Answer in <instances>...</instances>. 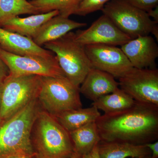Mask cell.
<instances>
[{"mask_svg": "<svg viewBox=\"0 0 158 158\" xmlns=\"http://www.w3.org/2000/svg\"><path fill=\"white\" fill-rule=\"evenodd\" d=\"M96 123L101 141L152 143L158 139V107L136 102L127 110L101 115Z\"/></svg>", "mask_w": 158, "mask_h": 158, "instance_id": "obj_1", "label": "cell"}, {"mask_svg": "<svg viewBox=\"0 0 158 158\" xmlns=\"http://www.w3.org/2000/svg\"><path fill=\"white\" fill-rule=\"evenodd\" d=\"M41 108L37 98L0 123V158L22 155L35 157L31 141L34 121Z\"/></svg>", "mask_w": 158, "mask_h": 158, "instance_id": "obj_2", "label": "cell"}, {"mask_svg": "<svg viewBox=\"0 0 158 158\" xmlns=\"http://www.w3.org/2000/svg\"><path fill=\"white\" fill-rule=\"evenodd\" d=\"M31 141L35 158H69L74 152L69 132L42 109L33 125Z\"/></svg>", "mask_w": 158, "mask_h": 158, "instance_id": "obj_3", "label": "cell"}, {"mask_svg": "<svg viewBox=\"0 0 158 158\" xmlns=\"http://www.w3.org/2000/svg\"><path fill=\"white\" fill-rule=\"evenodd\" d=\"M44 47L55 54L65 77L80 88L93 66L85 52V46L76 40L74 32L71 31L59 39L47 43Z\"/></svg>", "mask_w": 158, "mask_h": 158, "instance_id": "obj_4", "label": "cell"}, {"mask_svg": "<svg viewBox=\"0 0 158 158\" xmlns=\"http://www.w3.org/2000/svg\"><path fill=\"white\" fill-rule=\"evenodd\" d=\"M41 85L39 76L9 74L0 85V123L37 98Z\"/></svg>", "mask_w": 158, "mask_h": 158, "instance_id": "obj_5", "label": "cell"}, {"mask_svg": "<svg viewBox=\"0 0 158 158\" xmlns=\"http://www.w3.org/2000/svg\"><path fill=\"white\" fill-rule=\"evenodd\" d=\"M79 87L66 77H41L37 100L42 110L54 116L82 107Z\"/></svg>", "mask_w": 158, "mask_h": 158, "instance_id": "obj_6", "label": "cell"}, {"mask_svg": "<svg viewBox=\"0 0 158 158\" xmlns=\"http://www.w3.org/2000/svg\"><path fill=\"white\" fill-rule=\"evenodd\" d=\"M122 32L132 39L152 34L158 23L146 11L125 0H110L101 10Z\"/></svg>", "mask_w": 158, "mask_h": 158, "instance_id": "obj_7", "label": "cell"}, {"mask_svg": "<svg viewBox=\"0 0 158 158\" xmlns=\"http://www.w3.org/2000/svg\"><path fill=\"white\" fill-rule=\"evenodd\" d=\"M119 88L136 102L158 107V70L133 68L118 79Z\"/></svg>", "mask_w": 158, "mask_h": 158, "instance_id": "obj_8", "label": "cell"}, {"mask_svg": "<svg viewBox=\"0 0 158 158\" xmlns=\"http://www.w3.org/2000/svg\"><path fill=\"white\" fill-rule=\"evenodd\" d=\"M0 57L12 75L65 77L56 56L49 58L35 55L19 56L0 48Z\"/></svg>", "mask_w": 158, "mask_h": 158, "instance_id": "obj_9", "label": "cell"}, {"mask_svg": "<svg viewBox=\"0 0 158 158\" xmlns=\"http://www.w3.org/2000/svg\"><path fill=\"white\" fill-rule=\"evenodd\" d=\"M85 50L93 68L106 72L119 79L134 67L121 49L116 46L91 44Z\"/></svg>", "mask_w": 158, "mask_h": 158, "instance_id": "obj_10", "label": "cell"}, {"mask_svg": "<svg viewBox=\"0 0 158 158\" xmlns=\"http://www.w3.org/2000/svg\"><path fill=\"white\" fill-rule=\"evenodd\" d=\"M75 35L76 40L84 46L98 44L121 46L132 39L104 14L88 28L78 30Z\"/></svg>", "mask_w": 158, "mask_h": 158, "instance_id": "obj_11", "label": "cell"}, {"mask_svg": "<svg viewBox=\"0 0 158 158\" xmlns=\"http://www.w3.org/2000/svg\"><path fill=\"white\" fill-rule=\"evenodd\" d=\"M120 48L134 68H154L158 57V46L152 36H139L121 46Z\"/></svg>", "mask_w": 158, "mask_h": 158, "instance_id": "obj_12", "label": "cell"}, {"mask_svg": "<svg viewBox=\"0 0 158 158\" xmlns=\"http://www.w3.org/2000/svg\"><path fill=\"white\" fill-rule=\"evenodd\" d=\"M0 48L19 56L35 55L45 58L55 56L53 53L37 45L33 39L0 27Z\"/></svg>", "mask_w": 158, "mask_h": 158, "instance_id": "obj_13", "label": "cell"}, {"mask_svg": "<svg viewBox=\"0 0 158 158\" xmlns=\"http://www.w3.org/2000/svg\"><path fill=\"white\" fill-rule=\"evenodd\" d=\"M79 88L80 93L93 102L113 92L119 87L118 82L110 74L92 68Z\"/></svg>", "mask_w": 158, "mask_h": 158, "instance_id": "obj_14", "label": "cell"}, {"mask_svg": "<svg viewBox=\"0 0 158 158\" xmlns=\"http://www.w3.org/2000/svg\"><path fill=\"white\" fill-rule=\"evenodd\" d=\"M86 25V23L75 21L59 15L46 22L32 39L37 45L42 47L47 43L63 37L73 30Z\"/></svg>", "mask_w": 158, "mask_h": 158, "instance_id": "obj_15", "label": "cell"}, {"mask_svg": "<svg viewBox=\"0 0 158 158\" xmlns=\"http://www.w3.org/2000/svg\"><path fill=\"white\" fill-rule=\"evenodd\" d=\"M58 11L32 15L28 17L18 16L6 20L0 24V27L33 39L37 31L48 20L59 15Z\"/></svg>", "mask_w": 158, "mask_h": 158, "instance_id": "obj_16", "label": "cell"}, {"mask_svg": "<svg viewBox=\"0 0 158 158\" xmlns=\"http://www.w3.org/2000/svg\"><path fill=\"white\" fill-rule=\"evenodd\" d=\"M98 147L100 158L144 157L152 155L150 150L145 144L138 145L127 142L101 141Z\"/></svg>", "mask_w": 158, "mask_h": 158, "instance_id": "obj_17", "label": "cell"}, {"mask_svg": "<svg viewBox=\"0 0 158 158\" xmlns=\"http://www.w3.org/2000/svg\"><path fill=\"white\" fill-rule=\"evenodd\" d=\"M101 116L98 109L92 106L90 107L69 110L54 117L70 132L91 123L96 122Z\"/></svg>", "mask_w": 158, "mask_h": 158, "instance_id": "obj_18", "label": "cell"}, {"mask_svg": "<svg viewBox=\"0 0 158 158\" xmlns=\"http://www.w3.org/2000/svg\"><path fill=\"white\" fill-rule=\"evenodd\" d=\"M75 152L82 156L90 152L101 141L96 122L69 132Z\"/></svg>", "mask_w": 158, "mask_h": 158, "instance_id": "obj_19", "label": "cell"}, {"mask_svg": "<svg viewBox=\"0 0 158 158\" xmlns=\"http://www.w3.org/2000/svg\"><path fill=\"white\" fill-rule=\"evenodd\" d=\"M135 103L131 97L118 87L112 93L93 102L92 106L104 112L105 114H111L127 110Z\"/></svg>", "mask_w": 158, "mask_h": 158, "instance_id": "obj_20", "label": "cell"}, {"mask_svg": "<svg viewBox=\"0 0 158 158\" xmlns=\"http://www.w3.org/2000/svg\"><path fill=\"white\" fill-rule=\"evenodd\" d=\"M82 0H31L30 2L39 10L40 13L58 11L59 15L69 17L75 13Z\"/></svg>", "mask_w": 158, "mask_h": 158, "instance_id": "obj_21", "label": "cell"}, {"mask_svg": "<svg viewBox=\"0 0 158 158\" xmlns=\"http://www.w3.org/2000/svg\"><path fill=\"white\" fill-rule=\"evenodd\" d=\"M37 14L39 10L27 0H0V24L21 15Z\"/></svg>", "mask_w": 158, "mask_h": 158, "instance_id": "obj_22", "label": "cell"}, {"mask_svg": "<svg viewBox=\"0 0 158 158\" xmlns=\"http://www.w3.org/2000/svg\"><path fill=\"white\" fill-rule=\"evenodd\" d=\"M110 0H82L79 4L75 15L85 16L92 12L102 10Z\"/></svg>", "mask_w": 158, "mask_h": 158, "instance_id": "obj_23", "label": "cell"}, {"mask_svg": "<svg viewBox=\"0 0 158 158\" xmlns=\"http://www.w3.org/2000/svg\"><path fill=\"white\" fill-rule=\"evenodd\" d=\"M128 3L141 9L148 11L155 8L158 5V0H125Z\"/></svg>", "mask_w": 158, "mask_h": 158, "instance_id": "obj_24", "label": "cell"}, {"mask_svg": "<svg viewBox=\"0 0 158 158\" xmlns=\"http://www.w3.org/2000/svg\"><path fill=\"white\" fill-rule=\"evenodd\" d=\"M10 74L8 66L0 57V85Z\"/></svg>", "mask_w": 158, "mask_h": 158, "instance_id": "obj_25", "label": "cell"}, {"mask_svg": "<svg viewBox=\"0 0 158 158\" xmlns=\"http://www.w3.org/2000/svg\"><path fill=\"white\" fill-rule=\"evenodd\" d=\"M151 152V158H158V141L145 144Z\"/></svg>", "mask_w": 158, "mask_h": 158, "instance_id": "obj_26", "label": "cell"}, {"mask_svg": "<svg viewBox=\"0 0 158 158\" xmlns=\"http://www.w3.org/2000/svg\"><path fill=\"white\" fill-rule=\"evenodd\" d=\"M148 14L150 17L153 19L154 21L157 23H158V6L149 11H147Z\"/></svg>", "mask_w": 158, "mask_h": 158, "instance_id": "obj_27", "label": "cell"}, {"mask_svg": "<svg viewBox=\"0 0 158 158\" xmlns=\"http://www.w3.org/2000/svg\"><path fill=\"white\" fill-rule=\"evenodd\" d=\"M83 158H100L99 156L98 145L95 146L90 152L83 156Z\"/></svg>", "mask_w": 158, "mask_h": 158, "instance_id": "obj_28", "label": "cell"}, {"mask_svg": "<svg viewBox=\"0 0 158 158\" xmlns=\"http://www.w3.org/2000/svg\"><path fill=\"white\" fill-rule=\"evenodd\" d=\"M6 158H33L31 157L25 155H16L11 156H10Z\"/></svg>", "mask_w": 158, "mask_h": 158, "instance_id": "obj_29", "label": "cell"}, {"mask_svg": "<svg viewBox=\"0 0 158 158\" xmlns=\"http://www.w3.org/2000/svg\"><path fill=\"white\" fill-rule=\"evenodd\" d=\"M69 158H83V156L74 152L73 153L71 156Z\"/></svg>", "mask_w": 158, "mask_h": 158, "instance_id": "obj_30", "label": "cell"}, {"mask_svg": "<svg viewBox=\"0 0 158 158\" xmlns=\"http://www.w3.org/2000/svg\"><path fill=\"white\" fill-rule=\"evenodd\" d=\"M131 158H151V156H147L144 157H133Z\"/></svg>", "mask_w": 158, "mask_h": 158, "instance_id": "obj_31", "label": "cell"}, {"mask_svg": "<svg viewBox=\"0 0 158 158\" xmlns=\"http://www.w3.org/2000/svg\"><path fill=\"white\" fill-rule=\"evenodd\" d=\"M27 1H28V0H27ZM30 1H31V0H30Z\"/></svg>", "mask_w": 158, "mask_h": 158, "instance_id": "obj_32", "label": "cell"}]
</instances>
